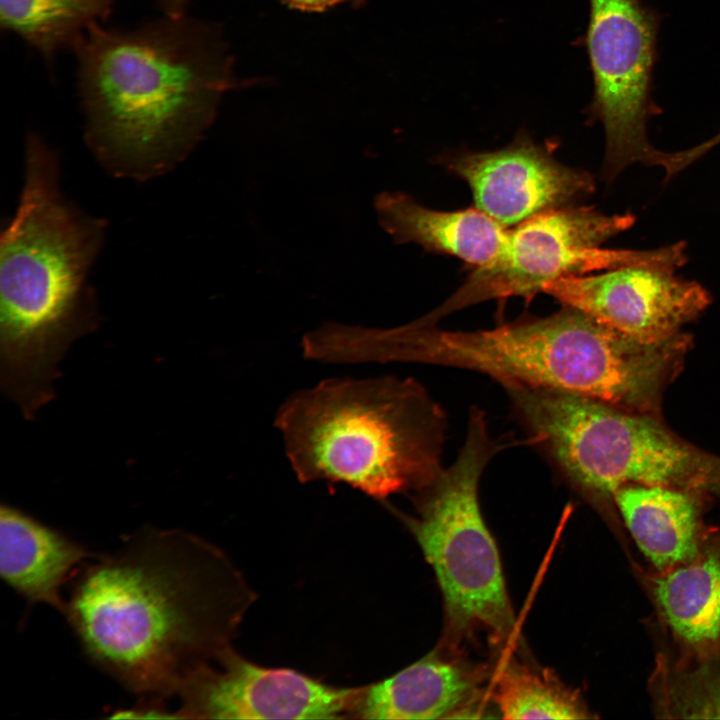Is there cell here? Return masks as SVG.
I'll return each mask as SVG.
<instances>
[{"mask_svg": "<svg viewBox=\"0 0 720 720\" xmlns=\"http://www.w3.org/2000/svg\"><path fill=\"white\" fill-rule=\"evenodd\" d=\"M657 19L641 0H590L585 37L594 80L592 114L605 129L603 178L614 180L635 163L660 166L669 178L673 153L653 147L646 123Z\"/></svg>", "mask_w": 720, "mask_h": 720, "instance_id": "9c48e42d", "label": "cell"}, {"mask_svg": "<svg viewBox=\"0 0 720 720\" xmlns=\"http://www.w3.org/2000/svg\"><path fill=\"white\" fill-rule=\"evenodd\" d=\"M697 491L629 484L614 494L628 532L653 571L691 560L712 532L704 523Z\"/></svg>", "mask_w": 720, "mask_h": 720, "instance_id": "9a60e30c", "label": "cell"}, {"mask_svg": "<svg viewBox=\"0 0 720 720\" xmlns=\"http://www.w3.org/2000/svg\"><path fill=\"white\" fill-rule=\"evenodd\" d=\"M374 205L380 226L396 243H416L475 267L491 262L508 241L510 230L478 208L437 211L402 192H382Z\"/></svg>", "mask_w": 720, "mask_h": 720, "instance_id": "2e32d148", "label": "cell"}, {"mask_svg": "<svg viewBox=\"0 0 720 720\" xmlns=\"http://www.w3.org/2000/svg\"><path fill=\"white\" fill-rule=\"evenodd\" d=\"M96 555L23 511L1 505V578L29 603H43L63 614V585Z\"/></svg>", "mask_w": 720, "mask_h": 720, "instance_id": "5bb4252c", "label": "cell"}, {"mask_svg": "<svg viewBox=\"0 0 720 720\" xmlns=\"http://www.w3.org/2000/svg\"><path fill=\"white\" fill-rule=\"evenodd\" d=\"M70 582L63 615L88 660L164 704L231 646L254 599L220 548L182 529L130 534Z\"/></svg>", "mask_w": 720, "mask_h": 720, "instance_id": "6da1fadb", "label": "cell"}, {"mask_svg": "<svg viewBox=\"0 0 720 720\" xmlns=\"http://www.w3.org/2000/svg\"><path fill=\"white\" fill-rule=\"evenodd\" d=\"M160 6L166 16L179 17L184 15V9L189 0H159Z\"/></svg>", "mask_w": 720, "mask_h": 720, "instance_id": "44dd1931", "label": "cell"}, {"mask_svg": "<svg viewBox=\"0 0 720 720\" xmlns=\"http://www.w3.org/2000/svg\"><path fill=\"white\" fill-rule=\"evenodd\" d=\"M672 718L720 719V656L673 672L665 685Z\"/></svg>", "mask_w": 720, "mask_h": 720, "instance_id": "ffe728a7", "label": "cell"}, {"mask_svg": "<svg viewBox=\"0 0 720 720\" xmlns=\"http://www.w3.org/2000/svg\"><path fill=\"white\" fill-rule=\"evenodd\" d=\"M503 386L536 440L587 492L613 498L629 484L720 490V460L648 414L549 388Z\"/></svg>", "mask_w": 720, "mask_h": 720, "instance_id": "8992f818", "label": "cell"}, {"mask_svg": "<svg viewBox=\"0 0 720 720\" xmlns=\"http://www.w3.org/2000/svg\"><path fill=\"white\" fill-rule=\"evenodd\" d=\"M362 347L370 362L465 368L501 384L559 390L648 414L679 371L688 342L682 335L637 338L566 306L488 330L446 331L418 320L371 328Z\"/></svg>", "mask_w": 720, "mask_h": 720, "instance_id": "277c9868", "label": "cell"}, {"mask_svg": "<svg viewBox=\"0 0 720 720\" xmlns=\"http://www.w3.org/2000/svg\"><path fill=\"white\" fill-rule=\"evenodd\" d=\"M25 146L19 205L0 240V376L32 419L53 398L69 346L96 327L88 275L105 224L64 197L57 156L41 138L30 133Z\"/></svg>", "mask_w": 720, "mask_h": 720, "instance_id": "7a4b0ae2", "label": "cell"}, {"mask_svg": "<svg viewBox=\"0 0 720 720\" xmlns=\"http://www.w3.org/2000/svg\"><path fill=\"white\" fill-rule=\"evenodd\" d=\"M302 483H346L383 500L441 471L445 415L410 378L327 379L295 392L275 417Z\"/></svg>", "mask_w": 720, "mask_h": 720, "instance_id": "5b68a950", "label": "cell"}, {"mask_svg": "<svg viewBox=\"0 0 720 720\" xmlns=\"http://www.w3.org/2000/svg\"><path fill=\"white\" fill-rule=\"evenodd\" d=\"M495 702L505 719H585L581 699L557 682L525 667L508 665L499 676Z\"/></svg>", "mask_w": 720, "mask_h": 720, "instance_id": "d6986e66", "label": "cell"}, {"mask_svg": "<svg viewBox=\"0 0 720 720\" xmlns=\"http://www.w3.org/2000/svg\"><path fill=\"white\" fill-rule=\"evenodd\" d=\"M634 215H606L592 207L565 206L537 214L510 230L506 245L476 267L443 304L418 319L435 325L467 306L510 296L526 299L556 279L624 266L675 270L687 261L685 244L652 250L603 249L606 240L628 230Z\"/></svg>", "mask_w": 720, "mask_h": 720, "instance_id": "ba28073f", "label": "cell"}, {"mask_svg": "<svg viewBox=\"0 0 720 720\" xmlns=\"http://www.w3.org/2000/svg\"><path fill=\"white\" fill-rule=\"evenodd\" d=\"M673 272L624 266L598 275L562 277L547 283L543 292L622 332L661 341L679 334L710 304L704 287Z\"/></svg>", "mask_w": 720, "mask_h": 720, "instance_id": "8fae6325", "label": "cell"}, {"mask_svg": "<svg viewBox=\"0 0 720 720\" xmlns=\"http://www.w3.org/2000/svg\"><path fill=\"white\" fill-rule=\"evenodd\" d=\"M478 675L457 660L431 653L394 675L358 688L352 715L362 719H437L464 708Z\"/></svg>", "mask_w": 720, "mask_h": 720, "instance_id": "e0dca14e", "label": "cell"}, {"mask_svg": "<svg viewBox=\"0 0 720 720\" xmlns=\"http://www.w3.org/2000/svg\"><path fill=\"white\" fill-rule=\"evenodd\" d=\"M669 654L656 663L694 667L720 656V532L712 530L697 555L645 577Z\"/></svg>", "mask_w": 720, "mask_h": 720, "instance_id": "4fadbf2b", "label": "cell"}, {"mask_svg": "<svg viewBox=\"0 0 720 720\" xmlns=\"http://www.w3.org/2000/svg\"><path fill=\"white\" fill-rule=\"evenodd\" d=\"M445 162L470 186L476 208L505 227L565 207L594 190L589 173L559 163L527 136L500 150L464 152Z\"/></svg>", "mask_w": 720, "mask_h": 720, "instance_id": "7c38bea8", "label": "cell"}, {"mask_svg": "<svg viewBox=\"0 0 720 720\" xmlns=\"http://www.w3.org/2000/svg\"><path fill=\"white\" fill-rule=\"evenodd\" d=\"M499 448L489 438L483 412L473 408L458 457L417 491V515L407 522L435 572L450 627L481 629L505 640L513 632L514 615L478 500L480 476Z\"/></svg>", "mask_w": 720, "mask_h": 720, "instance_id": "52a82bcc", "label": "cell"}, {"mask_svg": "<svg viewBox=\"0 0 720 720\" xmlns=\"http://www.w3.org/2000/svg\"><path fill=\"white\" fill-rule=\"evenodd\" d=\"M296 6L309 10H322L334 5L338 0H289Z\"/></svg>", "mask_w": 720, "mask_h": 720, "instance_id": "7402d4cb", "label": "cell"}, {"mask_svg": "<svg viewBox=\"0 0 720 720\" xmlns=\"http://www.w3.org/2000/svg\"><path fill=\"white\" fill-rule=\"evenodd\" d=\"M719 138H720V134H719Z\"/></svg>", "mask_w": 720, "mask_h": 720, "instance_id": "603a6c76", "label": "cell"}, {"mask_svg": "<svg viewBox=\"0 0 720 720\" xmlns=\"http://www.w3.org/2000/svg\"><path fill=\"white\" fill-rule=\"evenodd\" d=\"M113 0H0L1 26L47 59L109 16Z\"/></svg>", "mask_w": 720, "mask_h": 720, "instance_id": "ac0fdd59", "label": "cell"}, {"mask_svg": "<svg viewBox=\"0 0 720 720\" xmlns=\"http://www.w3.org/2000/svg\"><path fill=\"white\" fill-rule=\"evenodd\" d=\"M357 691L258 665L229 646L183 684L173 718L338 719L352 716Z\"/></svg>", "mask_w": 720, "mask_h": 720, "instance_id": "30bf717a", "label": "cell"}, {"mask_svg": "<svg viewBox=\"0 0 720 720\" xmlns=\"http://www.w3.org/2000/svg\"><path fill=\"white\" fill-rule=\"evenodd\" d=\"M73 48L86 143L106 171L148 180L192 152L222 84L198 25L184 15L129 30L97 24Z\"/></svg>", "mask_w": 720, "mask_h": 720, "instance_id": "3957f363", "label": "cell"}]
</instances>
